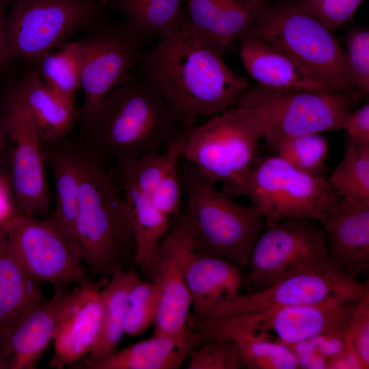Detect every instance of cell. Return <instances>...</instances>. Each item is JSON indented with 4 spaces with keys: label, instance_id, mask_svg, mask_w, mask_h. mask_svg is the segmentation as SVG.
I'll list each match as a JSON object with an SVG mask.
<instances>
[{
    "label": "cell",
    "instance_id": "1",
    "mask_svg": "<svg viewBox=\"0 0 369 369\" xmlns=\"http://www.w3.org/2000/svg\"><path fill=\"white\" fill-rule=\"evenodd\" d=\"M222 55L187 16L171 34L143 53L137 65L140 75L159 92L176 118L191 127L198 117H212L236 105L250 87Z\"/></svg>",
    "mask_w": 369,
    "mask_h": 369
},
{
    "label": "cell",
    "instance_id": "2",
    "mask_svg": "<svg viewBox=\"0 0 369 369\" xmlns=\"http://www.w3.org/2000/svg\"><path fill=\"white\" fill-rule=\"evenodd\" d=\"M135 68L81 120L77 141L105 165L114 161L117 168L165 150L188 135L193 126H183Z\"/></svg>",
    "mask_w": 369,
    "mask_h": 369
},
{
    "label": "cell",
    "instance_id": "3",
    "mask_svg": "<svg viewBox=\"0 0 369 369\" xmlns=\"http://www.w3.org/2000/svg\"><path fill=\"white\" fill-rule=\"evenodd\" d=\"M178 173L185 202L169 232L195 252L245 268L266 227L258 210L219 190L182 154Z\"/></svg>",
    "mask_w": 369,
    "mask_h": 369
},
{
    "label": "cell",
    "instance_id": "4",
    "mask_svg": "<svg viewBox=\"0 0 369 369\" xmlns=\"http://www.w3.org/2000/svg\"><path fill=\"white\" fill-rule=\"evenodd\" d=\"M79 146L81 177L75 236L83 263L108 281L134 262L136 245L130 215L106 165Z\"/></svg>",
    "mask_w": 369,
    "mask_h": 369
},
{
    "label": "cell",
    "instance_id": "5",
    "mask_svg": "<svg viewBox=\"0 0 369 369\" xmlns=\"http://www.w3.org/2000/svg\"><path fill=\"white\" fill-rule=\"evenodd\" d=\"M264 126L258 113L240 100L236 105L194 125L182 149V156L230 197L241 195L254 165Z\"/></svg>",
    "mask_w": 369,
    "mask_h": 369
},
{
    "label": "cell",
    "instance_id": "6",
    "mask_svg": "<svg viewBox=\"0 0 369 369\" xmlns=\"http://www.w3.org/2000/svg\"><path fill=\"white\" fill-rule=\"evenodd\" d=\"M243 37L272 44L335 90L360 96L350 80L344 50L331 30L307 10L302 0L270 4Z\"/></svg>",
    "mask_w": 369,
    "mask_h": 369
},
{
    "label": "cell",
    "instance_id": "7",
    "mask_svg": "<svg viewBox=\"0 0 369 369\" xmlns=\"http://www.w3.org/2000/svg\"><path fill=\"white\" fill-rule=\"evenodd\" d=\"M106 18L104 5L95 0H10L3 23V63L14 57L31 61Z\"/></svg>",
    "mask_w": 369,
    "mask_h": 369
},
{
    "label": "cell",
    "instance_id": "8",
    "mask_svg": "<svg viewBox=\"0 0 369 369\" xmlns=\"http://www.w3.org/2000/svg\"><path fill=\"white\" fill-rule=\"evenodd\" d=\"M241 195L258 210L266 227L292 218L318 221L340 198L328 176L303 172L278 155L254 163Z\"/></svg>",
    "mask_w": 369,
    "mask_h": 369
},
{
    "label": "cell",
    "instance_id": "9",
    "mask_svg": "<svg viewBox=\"0 0 369 369\" xmlns=\"http://www.w3.org/2000/svg\"><path fill=\"white\" fill-rule=\"evenodd\" d=\"M359 96L340 91L309 92L250 86L241 98L260 115L264 139L275 147L284 139L342 130Z\"/></svg>",
    "mask_w": 369,
    "mask_h": 369
},
{
    "label": "cell",
    "instance_id": "10",
    "mask_svg": "<svg viewBox=\"0 0 369 369\" xmlns=\"http://www.w3.org/2000/svg\"><path fill=\"white\" fill-rule=\"evenodd\" d=\"M331 262L319 222L292 218L266 227L249 254L247 284L250 292Z\"/></svg>",
    "mask_w": 369,
    "mask_h": 369
},
{
    "label": "cell",
    "instance_id": "11",
    "mask_svg": "<svg viewBox=\"0 0 369 369\" xmlns=\"http://www.w3.org/2000/svg\"><path fill=\"white\" fill-rule=\"evenodd\" d=\"M2 231L23 267L38 283L56 287L98 285L88 275L77 242L49 216L20 214Z\"/></svg>",
    "mask_w": 369,
    "mask_h": 369
},
{
    "label": "cell",
    "instance_id": "12",
    "mask_svg": "<svg viewBox=\"0 0 369 369\" xmlns=\"http://www.w3.org/2000/svg\"><path fill=\"white\" fill-rule=\"evenodd\" d=\"M144 40L128 23L108 18L92 26L79 40L84 95L80 121L90 115L129 77L144 53Z\"/></svg>",
    "mask_w": 369,
    "mask_h": 369
},
{
    "label": "cell",
    "instance_id": "13",
    "mask_svg": "<svg viewBox=\"0 0 369 369\" xmlns=\"http://www.w3.org/2000/svg\"><path fill=\"white\" fill-rule=\"evenodd\" d=\"M355 303L301 304L211 318L207 334L213 340L234 335L263 336L292 346L318 335L347 329Z\"/></svg>",
    "mask_w": 369,
    "mask_h": 369
},
{
    "label": "cell",
    "instance_id": "14",
    "mask_svg": "<svg viewBox=\"0 0 369 369\" xmlns=\"http://www.w3.org/2000/svg\"><path fill=\"white\" fill-rule=\"evenodd\" d=\"M368 295V280L361 282L350 278L329 262L287 277L264 289L238 295L204 320L301 304L355 303Z\"/></svg>",
    "mask_w": 369,
    "mask_h": 369
},
{
    "label": "cell",
    "instance_id": "15",
    "mask_svg": "<svg viewBox=\"0 0 369 369\" xmlns=\"http://www.w3.org/2000/svg\"><path fill=\"white\" fill-rule=\"evenodd\" d=\"M6 125V146L13 190L23 215L46 217L50 208L44 142L22 103L5 92L0 108Z\"/></svg>",
    "mask_w": 369,
    "mask_h": 369
},
{
    "label": "cell",
    "instance_id": "16",
    "mask_svg": "<svg viewBox=\"0 0 369 369\" xmlns=\"http://www.w3.org/2000/svg\"><path fill=\"white\" fill-rule=\"evenodd\" d=\"M164 241L174 251L192 299L195 319L204 320L238 295L241 269L224 260L191 249L169 232Z\"/></svg>",
    "mask_w": 369,
    "mask_h": 369
},
{
    "label": "cell",
    "instance_id": "17",
    "mask_svg": "<svg viewBox=\"0 0 369 369\" xmlns=\"http://www.w3.org/2000/svg\"><path fill=\"white\" fill-rule=\"evenodd\" d=\"M67 286H57L51 298L27 308L0 331V369L36 368L53 339Z\"/></svg>",
    "mask_w": 369,
    "mask_h": 369
},
{
    "label": "cell",
    "instance_id": "18",
    "mask_svg": "<svg viewBox=\"0 0 369 369\" xmlns=\"http://www.w3.org/2000/svg\"><path fill=\"white\" fill-rule=\"evenodd\" d=\"M332 264L358 278L369 269V203L340 197L318 221Z\"/></svg>",
    "mask_w": 369,
    "mask_h": 369
},
{
    "label": "cell",
    "instance_id": "19",
    "mask_svg": "<svg viewBox=\"0 0 369 369\" xmlns=\"http://www.w3.org/2000/svg\"><path fill=\"white\" fill-rule=\"evenodd\" d=\"M100 318L98 285L70 290L53 332L50 366L61 369L89 354L99 331Z\"/></svg>",
    "mask_w": 369,
    "mask_h": 369
},
{
    "label": "cell",
    "instance_id": "20",
    "mask_svg": "<svg viewBox=\"0 0 369 369\" xmlns=\"http://www.w3.org/2000/svg\"><path fill=\"white\" fill-rule=\"evenodd\" d=\"M238 40L243 64L260 85L287 90L336 91L272 44L254 37Z\"/></svg>",
    "mask_w": 369,
    "mask_h": 369
},
{
    "label": "cell",
    "instance_id": "21",
    "mask_svg": "<svg viewBox=\"0 0 369 369\" xmlns=\"http://www.w3.org/2000/svg\"><path fill=\"white\" fill-rule=\"evenodd\" d=\"M202 342L201 333L190 320L187 329L180 333L153 335L149 339L115 351L102 359H85L82 366L87 369H176Z\"/></svg>",
    "mask_w": 369,
    "mask_h": 369
},
{
    "label": "cell",
    "instance_id": "22",
    "mask_svg": "<svg viewBox=\"0 0 369 369\" xmlns=\"http://www.w3.org/2000/svg\"><path fill=\"white\" fill-rule=\"evenodd\" d=\"M6 92L22 103L46 144L67 139L81 115L76 104L54 92L33 68L10 85Z\"/></svg>",
    "mask_w": 369,
    "mask_h": 369
},
{
    "label": "cell",
    "instance_id": "23",
    "mask_svg": "<svg viewBox=\"0 0 369 369\" xmlns=\"http://www.w3.org/2000/svg\"><path fill=\"white\" fill-rule=\"evenodd\" d=\"M268 0H184L193 27L223 53L270 5Z\"/></svg>",
    "mask_w": 369,
    "mask_h": 369
},
{
    "label": "cell",
    "instance_id": "24",
    "mask_svg": "<svg viewBox=\"0 0 369 369\" xmlns=\"http://www.w3.org/2000/svg\"><path fill=\"white\" fill-rule=\"evenodd\" d=\"M158 290L153 335H174L189 325L192 299L180 264L163 240L147 271Z\"/></svg>",
    "mask_w": 369,
    "mask_h": 369
},
{
    "label": "cell",
    "instance_id": "25",
    "mask_svg": "<svg viewBox=\"0 0 369 369\" xmlns=\"http://www.w3.org/2000/svg\"><path fill=\"white\" fill-rule=\"evenodd\" d=\"M44 148L55 188V206L49 217L66 235L77 241L74 228L81 177L79 146L77 142L67 139L57 144L44 143Z\"/></svg>",
    "mask_w": 369,
    "mask_h": 369
},
{
    "label": "cell",
    "instance_id": "26",
    "mask_svg": "<svg viewBox=\"0 0 369 369\" xmlns=\"http://www.w3.org/2000/svg\"><path fill=\"white\" fill-rule=\"evenodd\" d=\"M38 284L23 267L0 230V331L25 310L46 299Z\"/></svg>",
    "mask_w": 369,
    "mask_h": 369
},
{
    "label": "cell",
    "instance_id": "27",
    "mask_svg": "<svg viewBox=\"0 0 369 369\" xmlns=\"http://www.w3.org/2000/svg\"><path fill=\"white\" fill-rule=\"evenodd\" d=\"M139 276L133 270L121 271L99 290L101 318L99 331L90 353L88 361L105 358L114 351L124 334L126 299L130 288Z\"/></svg>",
    "mask_w": 369,
    "mask_h": 369
},
{
    "label": "cell",
    "instance_id": "28",
    "mask_svg": "<svg viewBox=\"0 0 369 369\" xmlns=\"http://www.w3.org/2000/svg\"><path fill=\"white\" fill-rule=\"evenodd\" d=\"M126 204L135 241L134 263L148 271L173 222L152 204L149 194L128 186H120Z\"/></svg>",
    "mask_w": 369,
    "mask_h": 369
},
{
    "label": "cell",
    "instance_id": "29",
    "mask_svg": "<svg viewBox=\"0 0 369 369\" xmlns=\"http://www.w3.org/2000/svg\"><path fill=\"white\" fill-rule=\"evenodd\" d=\"M107 4L145 40L169 36L187 17L184 0H110Z\"/></svg>",
    "mask_w": 369,
    "mask_h": 369
},
{
    "label": "cell",
    "instance_id": "30",
    "mask_svg": "<svg viewBox=\"0 0 369 369\" xmlns=\"http://www.w3.org/2000/svg\"><path fill=\"white\" fill-rule=\"evenodd\" d=\"M33 68L42 81L64 99L75 103L81 88V49L79 40L64 44L58 51L44 52L32 59Z\"/></svg>",
    "mask_w": 369,
    "mask_h": 369
},
{
    "label": "cell",
    "instance_id": "31",
    "mask_svg": "<svg viewBox=\"0 0 369 369\" xmlns=\"http://www.w3.org/2000/svg\"><path fill=\"white\" fill-rule=\"evenodd\" d=\"M328 179L340 197L369 203V144L347 138L342 158Z\"/></svg>",
    "mask_w": 369,
    "mask_h": 369
},
{
    "label": "cell",
    "instance_id": "32",
    "mask_svg": "<svg viewBox=\"0 0 369 369\" xmlns=\"http://www.w3.org/2000/svg\"><path fill=\"white\" fill-rule=\"evenodd\" d=\"M187 136L170 144L162 152L146 154L118 167L120 186L131 187L150 195L170 167L178 163Z\"/></svg>",
    "mask_w": 369,
    "mask_h": 369
},
{
    "label": "cell",
    "instance_id": "33",
    "mask_svg": "<svg viewBox=\"0 0 369 369\" xmlns=\"http://www.w3.org/2000/svg\"><path fill=\"white\" fill-rule=\"evenodd\" d=\"M237 344L243 368L249 369H297L298 360L292 348L263 336L235 335L228 338Z\"/></svg>",
    "mask_w": 369,
    "mask_h": 369
},
{
    "label": "cell",
    "instance_id": "34",
    "mask_svg": "<svg viewBox=\"0 0 369 369\" xmlns=\"http://www.w3.org/2000/svg\"><path fill=\"white\" fill-rule=\"evenodd\" d=\"M274 148L278 156L297 169L316 176H327L326 161L329 146L322 133L288 137L280 141Z\"/></svg>",
    "mask_w": 369,
    "mask_h": 369
},
{
    "label": "cell",
    "instance_id": "35",
    "mask_svg": "<svg viewBox=\"0 0 369 369\" xmlns=\"http://www.w3.org/2000/svg\"><path fill=\"white\" fill-rule=\"evenodd\" d=\"M158 303L156 284L139 277L129 290L126 303L124 333L130 336L141 334L154 323Z\"/></svg>",
    "mask_w": 369,
    "mask_h": 369
},
{
    "label": "cell",
    "instance_id": "36",
    "mask_svg": "<svg viewBox=\"0 0 369 369\" xmlns=\"http://www.w3.org/2000/svg\"><path fill=\"white\" fill-rule=\"evenodd\" d=\"M187 359V369L243 368L237 344L230 338L202 342L191 351Z\"/></svg>",
    "mask_w": 369,
    "mask_h": 369
},
{
    "label": "cell",
    "instance_id": "37",
    "mask_svg": "<svg viewBox=\"0 0 369 369\" xmlns=\"http://www.w3.org/2000/svg\"><path fill=\"white\" fill-rule=\"evenodd\" d=\"M345 61L350 80L361 94L369 92V31L356 29L346 38Z\"/></svg>",
    "mask_w": 369,
    "mask_h": 369
},
{
    "label": "cell",
    "instance_id": "38",
    "mask_svg": "<svg viewBox=\"0 0 369 369\" xmlns=\"http://www.w3.org/2000/svg\"><path fill=\"white\" fill-rule=\"evenodd\" d=\"M347 334L351 351L359 368H369V295L355 304Z\"/></svg>",
    "mask_w": 369,
    "mask_h": 369
},
{
    "label": "cell",
    "instance_id": "39",
    "mask_svg": "<svg viewBox=\"0 0 369 369\" xmlns=\"http://www.w3.org/2000/svg\"><path fill=\"white\" fill-rule=\"evenodd\" d=\"M21 213L15 198L6 146V125L0 111V230Z\"/></svg>",
    "mask_w": 369,
    "mask_h": 369
},
{
    "label": "cell",
    "instance_id": "40",
    "mask_svg": "<svg viewBox=\"0 0 369 369\" xmlns=\"http://www.w3.org/2000/svg\"><path fill=\"white\" fill-rule=\"evenodd\" d=\"M365 0H302L315 18L329 29L344 26L355 14Z\"/></svg>",
    "mask_w": 369,
    "mask_h": 369
},
{
    "label": "cell",
    "instance_id": "41",
    "mask_svg": "<svg viewBox=\"0 0 369 369\" xmlns=\"http://www.w3.org/2000/svg\"><path fill=\"white\" fill-rule=\"evenodd\" d=\"M149 195L154 206L174 223L182 207V192L178 163L170 167Z\"/></svg>",
    "mask_w": 369,
    "mask_h": 369
},
{
    "label": "cell",
    "instance_id": "42",
    "mask_svg": "<svg viewBox=\"0 0 369 369\" xmlns=\"http://www.w3.org/2000/svg\"><path fill=\"white\" fill-rule=\"evenodd\" d=\"M342 130L348 139L357 144H369V103H365L355 111H351Z\"/></svg>",
    "mask_w": 369,
    "mask_h": 369
},
{
    "label": "cell",
    "instance_id": "43",
    "mask_svg": "<svg viewBox=\"0 0 369 369\" xmlns=\"http://www.w3.org/2000/svg\"><path fill=\"white\" fill-rule=\"evenodd\" d=\"M10 3V0H0V66H1L3 64V55L4 51V18Z\"/></svg>",
    "mask_w": 369,
    "mask_h": 369
},
{
    "label": "cell",
    "instance_id": "44",
    "mask_svg": "<svg viewBox=\"0 0 369 369\" xmlns=\"http://www.w3.org/2000/svg\"><path fill=\"white\" fill-rule=\"evenodd\" d=\"M95 1L105 5V4H107L110 0H95Z\"/></svg>",
    "mask_w": 369,
    "mask_h": 369
}]
</instances>
